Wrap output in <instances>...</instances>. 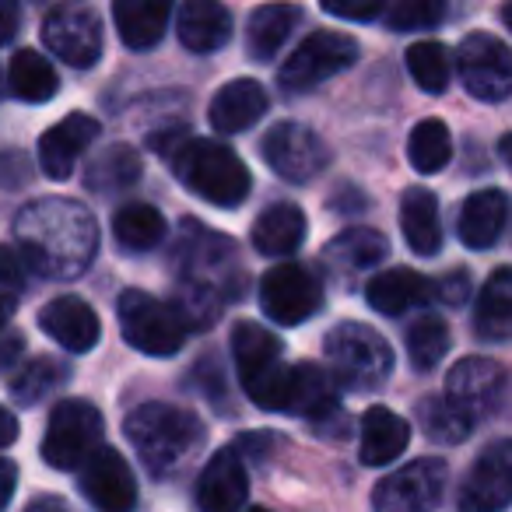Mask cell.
I'll list each match as a JSON object with an SVG mask.
<instances>
[{"label": "cell", "instance_id": "1", "mask_svg": "<svg viewBox=\"0 0 512 512\" xmlns=\"http://www.w3.org/2000/svg\"><path fill=\"white\" fill-rule=\"evenodd\" d=\"M15 239L32 271L53 281H74L92 267L99 225L78 200L43 197L25 204L15 221Z\"/></svg>", "mask_w": 512, "mask_h": 512}, {"label": "cell", "instance_id": "2", "mask_svg": "<svg viewBox=\"0 0 512 512\" xmlns=\"http://www.w3.org/2000/svg\"><path fill=\"white\" fill-rule=\"evenodd\" d=\"M148 144L158 155H169L176 179L214 207H239L246 200L253 176L228 144L211 137H186L183 130L151 134Z\"/></svg>", "mask_w": 512, "mask_h": 512}, {"label": "cell", "instance_id": "3", "mask_svg": "<svg viewBox=\"0 0 512 512\" xmlns=\"http://www.w3.org/2000/svg\"><path fill=\"white\" fill-rule=\"evenodd\" d=\"M179 264V313L186 323H211L221 302L239 288V264H235V246L225 235H214L207 228L186 221L176 246Z\"/></svg>", "mask_w": 512, "mask_h": 512}, {"label": "cell", "instance_id": "4", "mask_svg": "<svg viewBox=\"0 0 512 512\" xmlns=\"http://www.w3.org/2000/svg\"><path fill=\"white\" fill-rule=\"evenodd\" d=\"M130 446L137 449L141 463L155 477L176 474L200 446H204V425L197 414L172 404H141L123 421Z\"/></svg>", "mask_w": 512, "mask_h": 512}, {"label": "cell", "instance_id": "5", "mask_svg": "<svg viewBox=\"0 0 512 512\" xmlns=\"http://www.w3.org/2000/svg\"><path fill=\"white\" fill-rule=\"evenodd\" d=\"M232 358L239 369L242 390L264 411H288L292 365L281 362V341L253 320L232 327Z\"/></svg>", "mask_w": 512, "mask_h": 512}, {"label": "cell", "instance_id": "6", "mask_svg": "<svg viewBox=\"0 0 512 512\" xmlns=\"http://www.w3.org/2000/svg\"><path fill=\"white\" fill-rule=\"evenodd\" d=\"M323 355L337 383L355 393L379 390L393 372V348L365 323H337L323 341Z\"/></svg>", "mask_w": 512, "mask_h": 512}, {"label": "cell", "instance_id": "7", "mask_svg": "<svg viewBox=\"0 0 512 512\" xmlns=\"http://www.w3.org/2000/svg\"><path fill=\"white\" fill-rule=\"evenodd\" d=\"M116 320H120L123 341L151 358L176 355L186 341V330H190L186 316L176 306L158 302L155 295L141 292V288H127L116 299Z\"/></svg>", "mask_w": 512, "mask_h": 512}, {"label": "cell", "instance_id": "8", "mask_svg": "<svg viewBox=\"0 0 512 512\" xmlns=\"http://www.w3.org/2000/svg\"><path fill=\"white\" fill-rule=\"evenodd\" d=\"M102 449V414L88 400H60L43 435V460L57 470H81Z\"/></svg>", "mask_w": 512, "mask_h": 512}, {"label": "cell", "instance_id": "9", "mask_svg": "<svg viewBox=\"0 0 512 512\" xmlns=\"http://www.w3.org/2000/svg\"><path fill=\"white\" fill-rule=\"evenodd\" d=\"M358 60V43L344 32H313L299 43V50L281 67V88L285 92H313L334 74L348 71Z\"/></svg>", "mask_w": 512, "mask_h": 512}, {"label": "cell", "instance_id": "10", "mask_svg": "<svg viewBox=\"0 0 512 512\" xmlns=\"http://www.w3.org/2000/svg\"><path fill=\"white\" fill-rule=\"evenodd\" d=\"M460 81L477 102H502L512 95V50L491 32H470L456 50Z\"/></svg>", "mask_w": 512, "mask_h": 512}, {"label": "cell", "instance_id": "11", "mask_svg": "<svg viewBox=\"0 0 512 512\" xmlns=\"http://www.w3.org/2000/svg\"><path fill=\"white\" fill-rule=\"evenodd\" d=\"M449 481V467L435 456H421L407 467L386 474L372 491L376 512H432L442 502Z\"/></svg>", "mask_w": 512, "mask_h": 512}, {"label": "cell", "instance_id": "12", "mask_svg": "<svg viewBox=\"0 0 512 512\" xmlns=\"http://www.w3.org/2000/svg\"><path fill=\"white\" fill-rule=\"evenodd\" d=\"M43 43L57 53L64 64L85 67L99 64L102 57V22L92 4L85 0H60L43 22Z\"/></svg>", "mask_w": 512, "mask_h": 512}, {"label": "cell", "instance_id": "13", "mask_svg": "<svg viewBox=\"0 0 512 512\" xmlns=\"http://www.w3.org/2000/svg\"><path fill=\"white\" fill-rule=\"evenodd\" d=\"M260 155L271 165V172H278L288 183H309L330 162V148L323 144V137L306 123L292 120L267 130L264 141H260Z\"/></svg>", "mask_w": 512, "mask_h": 512}, {"label": "cell", "instance_id": "14", "mask_svg": "<svg viewBox=\"0 0 512 512\" xmlns=\"http://www.w3.org/2000/svg\"><path fill=\"white\" fill-rule=\"evenodd\" d=\"M260 306L278 327H299L320 313L323 285L313 271L299 264H278L260 281Z\"/></svg>", "mask_w": 512, "mask_h": 512}, {"label": "cell", "instance_id": "15", "mask_svg": "<svg viewBox=\"0 0 512 512\" xmlns=\"http://www.w3.org/2000/svg\"><path fill=\"white\" fill-rule=\"evenodd\" d=\"M512 505V439H498L467 470L456 495L460 512H502Z\"/></svg>", "mask_w": 512, "mask_h": 512}, {"label": "cell", "instance_id": "16", "mask_svg": "<svg viewBox=\"0 0 512 512\" xmlns=\"http://www.w3.org/2000/svg\"><path fill=\"white\" fill-rule=\"evenodd\" d=\"M81 495L95 512H134L137 509V481L123 453L102 446L92 460L81 467Z\"/></svg>", "mask_w": 512, "mask_h": 512}, {"label": "cell", "instance_id": "17", "mask_svg": "<svg viewBox=\"0 0 512 512\" xmlns=\"http://www.w3.org/2000/svg\"><path fill=\"white\" fill-rule=\"evenodd\" d=\"M505 386H509V376H505V369L498 362H491V358H463V362H456L449 369L446 397L477 421L481 414H491L502 404Z\"/></svg>", "mask_w": 512, "mask_h": 512}, {"label": "cell", "instance_id": "18", "mask_svg": "<svg viewBox=\"0 0 512 512\" xmlns=\"http://www.w3.org/2000/svg\"><path fill=\"white\" fill-rule=\"evenodd\" d=\"M246 498H249V477H246L242 453L235 446L214 453L197 477L200 512H242Z\"/></svg>", "mask_w": 512, "mask_h": 512}, {"label": "cell", "instance_id": "19", "mask_svg": "<svg viewBox=\"0 0 512 512\" xmlns=\"http://www.w3.org/2000/svg\"><path fill=\"white\" fill-rule=\"evenodd\" d=\"M99 137V120L85 113H71L60 123H53L43 137H39V165L50 179H67L74 165L81 162L92 141Z\"/></svg>", "mask_w": 512, "mask_h": 512}, {"label": "cell", "instance_id": "20", "mask_svg": "<svg viewBox=\"0 0 512 512\" xmlns=\"http://www.w3.org/2000/svg\"><path fill=\"white\" fill-rule=\"evenodd\" d=\"M39 327H43V334H50L60 348L71 351V355L92 351L102 334V323H99V316H95V309L88 306L85 299H78V295H60V299L46 302V306L39 309Z\"/></svg>", "mask_w": 512, "mask_h": 512}, {"label": "cell", "instance_id": "21", "mask_svg": "<svg viewBox=\"0 0 512 512\" xmlns=\"http://www.w3.org/2000/svg\"><path fill=\"white\" fill-rule=\"evenodd\" d=\"M176 32L190 53H218L232 39V15L221 0H183Z\"/></svg>", "mask_w": 512, "mask_h": 512}, {"label": "cell", "instance_id": "22", "mask_svg": "<svg viewBox=\"0 0 512 512\" xmlns=\"http://www.w3.org/2000/svg\"><path fill=\"white\" fill-rule=\"evenodd\" d=\"M435 295V285L425 278V274L411 271V267H393V271H383L365 285V299L376 313L383 316H404L411 309L425 306Z\"/></svg>", "mask_w": 512, "mask_h": 512}, {"label": "cell", "instance_id": "23", "mask_svg": "<svg viewBox=\"0 0 512 512\" xmlns=\"http://www.w3.org/2000/svg\"><path fill=\"white\" fill-rule=\"evenodd\" d=\"M509 221V197L502 190H477L463 200L456 235L467 249H491Z\"/></svg>", "mask_w": 512, "mask_h": 512}, {"label": "cell", "instance_id": "24", "mask_svg": "<svg viewBox=\"0 0 512 512\" xmlns=\"http://www.w3.org/2000/svg\"><path fill=\"white\" fill-rule=\"evenodd\" d=\"M264 113H267L264 88L249 78H235L211 99L207 120H211V127L218 130L221 137H232V134H239V130H249Z\"/></svg>", "mask_w": 512, "mask_h": 512}, {"label": "cell", "instance_id": "25", "mask_svg": "<svg viewBox=\"0 0 512 512\" xmlns=\"http://www.w3.org/2000/svg\"><path fill=\"white\" fill-rule=\"evenodd\" d=\"M172 0H113V22L123 46L130 50H155L169 29Z\"/></svg>", "mask_w": 512, "mask_h": 512}, {"label": "cell", "instance_id": "26", "mask_svg": "<svg viewBox=\"0 0 512 512\" xmlns=\"http://www.w3.org/2000/svg\"><path fill=\"white\" fill-rule=\"evenodd\" d=\"M323 425L330 418H341V400H337L334 379L320 365H292V393H288V411Z\"/></svg>", "mask_w": 512, "mask_h": 512}, {"label": "cell", "instance_id": "27", "mask_svg": "<svg viewBox=\"0 0 512 512\" xmlns=\"http://www.w3.org/2000/svg\"><path fill=\"white\" fill-rule=\"evenodd\" d=\"M411 442V425L390 407H369L362 418V442H358V456L365 467H386L393 463Z\"/></svg>", "mask_w": 512, "mask_h": 512}, {"label": "cell", "instance_id": "28", "mask_svg": "<svg viewBox=\"0 0 512 512\" xmlns=\"http://www.w3.org/2000/svg\"><path fill=\"white\" fill-rule=\"evenodd\" d=\"M309 225L302 207L295 204H271L267 211H260V218L253 221V232H249V242H253L256 253L264 256H288L302 246Z\"/></svg>", "mask_w": 512, "mask_h": 512}, {"label": "cell", "instance_id": "29", "mask_svg": "<svg viewBox=\"0 0 512 512\" xmlns=\"http://www.w3.org/2000/svg\"><path fill=\"white\" fill-rule=\"evenodd\" d=\"M400 228H404L407 246L418 256H435L442 249V221L439 200L425 186H411L400 200Z\"/></svg>", "mask_w": 512, "mask_h": 512}, {"label": "cell", "instance_id": "30", "mask_svg": "<svg viewBox=\"0 0 512 512\" xmlns=\"http://www.w3.org/2000/svg\"><path fill=\"white\" fill-rule=\"evenodd\" d=\"M474 330L484 341H512V267H498L474 306Z\"/></svg>", "mask_w": 512, "mask_h": 512}, {"label": "cell", "instance_id": "31", "mask_svg": "<svg viewBox=\"0 0 512 512\" xmlns=\"http://www.w3.org/2000/svg\"><path fill=\"white\" fill-rule=\"evenodd\" d=\"M299 18H302V11L295 8V4H285V0H274V4L256 8L246 25V50L253 53L260 64H267V60L285 46V39L292 36Z\"/></svg>", "mask_w": 512, "mask_h": 512}, {"label": "cell", "instance_id": "32", "mask_svg": "<svg viewBox=\"0 0 512 512\" xmlns=\"http://www.w3.org/2000/svg\"><path fill=\"white\" fill-rule=\"evenodd\" d=\"M144 165L130 144H109L106 151H99L92 165L85 172V186L92 193H120L127 186H134L141 179Z\"/></svg>", "mask_w": 512, "mask_h": 512}, {"label": "cell", "instance_id": "33", "mask_svg": "<svg viewBox=\"0 0 512 512\" xmlns=\"http://www.w3.org/2000/svg\"><path fill=\"white\" fill-rule=\"evenodd\" d=\"M113 239L120 242L130 253H144V249H155L165 239V218L158 207L151 204H127L116 211L113 218Z\"/></svg>", "mask_w": 512, "mask_h": 512}, {"label": "cell", "instance_id": "34", "mask_svg": "<svg viewBox=\"0 0 512 512\" xmlns=\"http://www.w3.org/2000/svg\"><path fill=\"white\" fill-rule=\"evenodd\" d=\"M386 239L376 232V228H344L337 239H330L327 246V260L337 264L341 271H365V267H376L379 260L386 256Z\"/></svg>", "mask_w": 512, "mask_h": 512}, {"label": "cell", "instance_id": "35", "mask_svg": "<svg viewBox=\"0 0 512 512\" xmlns=\"http://www.w3.org/2000/svg\"><path fill=\"white\" fill-rule=\"evenodd\" d=\"M11 92L25 102H50L60 92V78L43 53L22 50L11 60Z\"/></svg>", "mask_w": 512, "mask_h": 512}, {"label": "cell", "instance_id": "36", "mask_svg": "<svg viewBox=\"0 0 512 512\" xmlns=\"http://www.w3.org/2000/svg\"><path fill=\"white\" fill-rule=\"evenodd\" d=\"M407 158L418 172L432 176V172H442L453 158V137H449V127L442 120H421L418 127L407 137Z\"/></svg>", "mask_w": 512, "mask_h": 512}, {"label": "cell", "instance_id": "37", "mask_svg": "<svg viewBox=\"0 0 512 512\" xmlns=\"http://www.w3.org/2000/svg\"><path fill=\"white\" fill-rule=\"evenodd\" d=\"M418 421L425 428V435L432 442H442V446H456L470 435L474 428V418H470L463 407H456L449 397H428L418 404Z\"/></svg>", "mask_w": 512, "mask_h": 512}, {"label": "cell", "instance_id": "38", "mask_svg": "<svg viewBox=\"0 0 512 512\" xmlns=\"http://www.w3.org/2000/svg\"><path fill=\"white\" fill-rule=\"evenodd\" d=\"M67 365L57 362V358H32V362H25V369L18 372L15 379H11V397L18 400V404L32 407L39 404L43 397H50L57 386L67 383Z\"/></svg>", "mask_w": 512, "mask_h": 512}, {"label": "cell", "instance_id": "39", "mask_svg": "<svg viewBox=\"0 0 512 512\" xmlns=\"http://www.w3.org/2000/svg\"><path fill=\"white\" fill-rule=\"evenodd\" d=\"M407 71H411L414 85L428 95H439L449 88V74H453V64H449V50L442 43H414L407 50Z\"/></svg>", "mask_w": 512, "mask_h": 512}, {"label": "cell", "instance_id": "40", "mask_svg": "<svg viewBox=\"0 0 512 512\" xmlns=\"http://www.w3.org/2000/svg\"><path fill=\"white\" fill-rule=\"evenodd\" d=\"M446 351H449V327L439 316H421L407 330V355H411V365L418 372H432L446 358Z\"/></svg>", "mask_w": 512, "mask_h": 512}, {"label": "cell", "instance_id": "41", "mask_svg": "<svg viewBox=\"0 0 512 512\" xmlns=\"http://www.w3.org/2000/svg\"><path fill=\"white\" fill-rule=\"evenodd\" d=\"M446 18V0H393L386 22L393 32H421L435 29Z\"/></svg>", "mask_w": 512, "mask_h": 512}, {"label": "cell", "instance_id": "42", "mask_svg": "<svg viewBox=\"0 0 512 512\" xmlns=\"http://www.w3.org/2000/svg\"><path fill=\"white\" fill-rule=\"evenodd\" d=\"M32 264L25 260V253L18 246H0V295L4 299H15V295L25 292L32 278Z\"/></svg>", "mask_w": 512, "mask_h": 512}, {"label": "cell", "instance_id": "43", "mask_svg": "<svg viewBox=\"0 0 512 512\" xmlns=\"http://www.w3.org/2000/svg\"><path fill=\"white\" fill-rule=\"evenodd\" d=\"M323 11L344 22H372V18L383 15L386 0H320Z\"/></svg>", "mask_w": 512, "mask_h": 512}, {"label": "cell", "instance_id": "44", "mask_svg": "<svg viewBox=\"0 0 512 512\" xmlns=\"http://www.w3.org/2000/svg\"><path fill=\"white\" fill-rule=\"evenodd\" d=\"M29 183V162L22 151H4L0 155V186H25Z\"/></svg>", "mask_w": 512, "mask_h": 512}, {"label": "cell", "instance_id": "45", "mask_svg": "<svg viewBox=\"0 0 512 512\" xmlns=\"http://www.w3.org/2000/svg\"><path fill=\"white\" fill-rule=\"evenodd\" d=\"M467 292H470V278H467V271H453L446 281H442L439 288H435V295H442V302H446V306H463V299H467Z\"/></svg>", "mask_w": 512, "mask_h": 512}, {"label": "cell", "instance_id": "46", "mask_svg": "<svg viewBox=\"0 0 512 512\" xmlns=\"http://www.w3.org/2000/svg\"><path fill=\"white\" fill-rule=\"evenodd\" d=\"M18 22H22V8H18V0H0V46L15 39Z\"/></svg>", "mask_w": 512, "mask_h": 512}, {"label": "cell", "instance_id": "47", "mask_svg": "<svg viewBox=\"0 0 512 512\" xmlns=\"http://www.w3.org/2000/svg\"><path fill=\"white\" fill-rule=\"evenodd\" d=\"M15 488H18V467L11 460H4V456H0V512L11 505V498H15Z\"/></svg>", "mask_w": 512, "mask_h": 512}, {"label": "cell", "instance_id": "48", "mask_svg": "<svg viewBox=\"0 0 512 512\" xmlns=\"http://www.w3.org/2000/svg\"><path fill=\"white\" fill-rule=\"evenodd\" d=\"M15 439H18V418L8 411V407L0 404V449L11 446Z\"/></svg>", "mask_w": 512, "mask_h": 512}, {"label": "cell", "instance_id": "49", "mask_svg": "<svg viewBox=\"0 0 512 512\" xmlns=\"http://www.w3.org/2000/svg\"><path fill=\"white\" fill-rule=\"evenodd\" d=\"M18 355H22V341L15 334H0V369L18 362Z\"/></svg>", "mask_w": 512, "mask_h": 512}, {"label": "cell", "instance_id": "50", "mask_svg": "<svg viewBox=\"0 0 512 512\" xmlns=\"http://www.w3.org/2000/svg\"><path fill=\"white\" fill-rule=\"evenodd\" d=\"M25 512H71L64 498H36Z\"/></svg>", "mask_w": 512, "mask_h": 512}, {"label": "cell", "instance_id": "51", "mask_svg": "<svg viewBox=\"0 0 512 512\" xmlns=\"http://www.w3.org/2000/svg\"><path fill=\"white\" fill-rule=\"evenodd\" d=\"M8 320H11V299H4V295H0V334H4Z\"/></svg>", "mask_w": 512, "mask_h": 512}, {"label": "cell", "instance_id": "52", "mask_svg": "<svg viewBox=\"0 0 512 512\" xmlns=\"http://www.w3.org/2000/svg\"><path fill=\"white\" fill-rule=\"evenodd\" d=\"M498 151H502V158L512 165V134H509V137H502V144H498Z\"/></svg>", "mask_w": 512, "mask_h": 512}, {"label": "cell", "instance_id": "53", "mask_svg": "<svg viewBox=\"0 0 512 512\" xmlns=\"http://www.w3.org/2000/svg\"><path fill=\"white\" fill-rule=\"evenodd\" d=\"M502 22H505V29L512 32V0H509V4H505V8H502Z\"/></svg>", "mask_w": 512, "mask_h": 512}, {"label": "cell", "instance_id": "54", "mask_svg": "<svg viewBox=\"0 0 512 512\" xmlns=\"http://www.w3.org/2000/svg\"><path fill=\"white\" fill-rule=\"evenodd\" d=\"M249 512H271V509H260V505H253V509H249Z\"/></svg>", "mask_w": 512, "mask_h": 512}]
</instances>
